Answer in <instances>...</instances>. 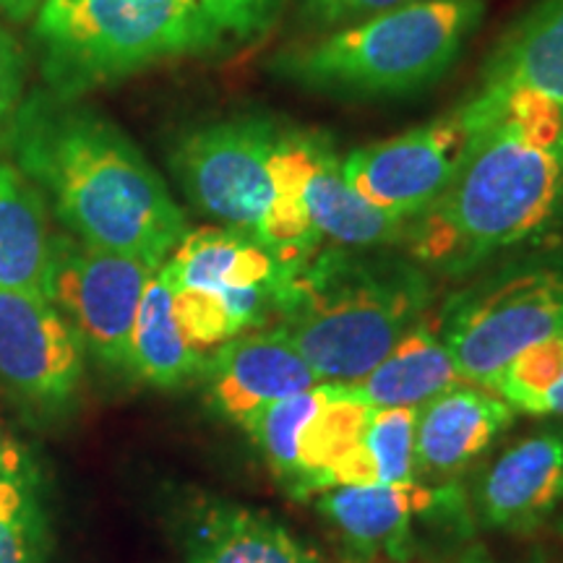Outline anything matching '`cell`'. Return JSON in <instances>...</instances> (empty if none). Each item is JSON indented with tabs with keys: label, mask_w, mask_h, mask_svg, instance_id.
Here are the masks:
<instances>
[{
	"label": "cell",
	"mask_w": 563,
	"mask_h": 563,
	"mask_svg": "<svg viewBox=\"0 0 563 563\" xmlns=\"http://www.w3.org/2000/svg\"><path fill=\"white\" fill-rule=\"evenodd\" d=\"M452 183L407 228L420 262L462 272L543 230L563 194V108L530 89L483 87Z\"/></svg>",
	"instance_id": "6da1fadb"
},
{
	"label": "cell",
	"mask_w": 563,
	"mask_h": 563,
	"mask_svg": "<svg viewBox=\"0 0 563 563\" xmlns=\"http://www.w3.org/2000/svg\"><path fill=\"white\" fill-rule=\"evenodd\" d=\"M5 152L76 241L159 269L186 235V214L136 144L76 100L37 89L21 102Z\"/></svg>",
	"instance_id": "7a4b0ae2"
},
{
	"label": "cell",
	"mask_w": 563,
	"mask_h": 563,
	"mask_svg": "<svg viewBox=\"0 0 563 563\" xmlns=\"http://www.w3.org/2000/svg\"><path fill=\"white\" fill-rule=\"evenodd\" d=\"M428 295L426 277L410 266L319 251L282 274L272 313L319 382L352 384L426 316Z\"/></svg>",
	"instance_id": "3957f363"
},
{
	"label": "cell",
	"mask_w": 563,
	"mask_h": 563,
	"mask_svg": "<svg viewBox=\"0 0 563 563\" xmlns=\"http://www.w3.org/2000/svg\"><path fill=\"white\" fill-rule=\"evenodd\" d=\"M32 37L45 89L79 100L159 60L211 51L224 32L199 0H45Z\"/></svg>",
	"instance_id": "277c9868"
},
{
	"label": "cell",
	"mask_w": 563,
	"mask_h": 563,
	"mask_svg": "<svg viewBox=\"0 0 563 563\" xmlns=\"http://www.w3.org/2000/svg\"><path fill=\"white\" fill-rule=\"evenodd\" d=\"M481 13V0H418L292 47L277 70L321 95H407L452 66Z\"/></svg>",
	"instance_id": "5b68a950"
},
{
	"label": "cell",
	"mask_w": 563,
	"mask_h": 563,
	"mask_svg": "<svg viewBox=\"0 0 563 563\" xmlns=\"http://www.w3.org/2000/svg\"><path fill=\"white\" fill-rule=\"evenodd\" d=\"M287 131L269 118H230L178 141L173 173L188 201L253 241L277 201V154Z\"/></svg>",
	"instance_id": "8992f818"
},
{
	"label": "cell",
	"mask_w": 563,
	"mask_h": 563,
	"mask_svg": "<svg viewBox=\"0 0 563 563\" xmlns=\"http://www.w3.org/2000/svg\"><path fill=\"white\" fill-rule=\"evenodd\" d=\"M563 332V277L530 272L477 292L441 321V336L462 382L493 389L519 352Z\"/></svg>",
	"instance_id": "52a82bcc"
},
{
	"label": "cell",
	"mask_w": 563,
	"mask_h": 563,
	"mask_svg": "<svg viewBox=\"0 0 563 563\" xmlns=\"http://www.w3.org/2000/svg\"><path fill=\"white\" fill-rule=\"evenodd\" d=\"M157 272L139 258L91 249L74 235H53L45 298L66 316L97 361L129 368L141 295Z\"/></svg>",
	"instance_id": "ba28073f"
},
{
	"label": "cell",
	"mask_w": 563,
	"mask_h": 563,
	"mask_svg": "<svg viewBox=\"0 0 563 563\" xmlns=\"http://www.w3.org/2000/svg\"><path fill=\"white\" fill-rule=\"evenodd\" d=\"M467 139L470 123L460 108L431 125L355 150L342 159V173L373 207L412 222L446 191Z\"/></svg>",
	"instance_id": "9c48e42d"
},
{
	"label": "cell",
	"mask_w": 563,
	"mask_h": 563,
	"mask_svg": "<svg viewBox=\"0 0 563 563\" xmlns=\"http://www.w3.org/2000/svg\"><path fill=\"white\" fill-rule=\"evenodd\" d=\"M81 336L45 295L0 290V382L40 410H63L84 378Z\"/></svg>",
	"instance_id": "30bf717a"
},
{
	"label": "cell",
	"mask_w": 563,
	"mask_h": 563,
	"mask_svg": "<svg viewBox=\"0 0 563 563\" xmlns=\"http://www.w3.org/2000/svg\"><path fill=\"white\" fill-rule=\"evenodd\" d=\"M170 290L220 295L243 332L264 327L274 306V287L285 272L262 243L241 230L201 228L186 232L159 266Z\"/></svg>",
	"instance_id": "8fae6325"
},
{
	"label": "cell",
	"mask_w": 563,
	"mask_h": 563,
	"mask_svg": "<svg viewBox=\"0 0 563 563\" xmlns=\"http://www.w3.org/2000/svg\"><path fill=\"white\" fill-rule=\"evenodd\" d=\"M199 378L211 410L238 426L269 402L319 386L311 365L277 327L249 329L211 350Z\"/></svg>",
	"instance_id": "7c38bea8"
},
{
	"label": "cell",
	"mask_w": 563,
	"mask_h": 563,
	"mask_svg": "<svg viewBox=\"0 0 563 563\" xmlns=\"http://www.w3.org/2000/svg\"><path fill=\"white\" fill-rule=\"evenodd\" d=\"M498 394L460 384L418 407L415 418V477L446 485L475 464L514 422Z\"/></svg>",
	"instance_id": "4fadbf2b"
},
{
	"label": "cell",
	"mask_w": 563,
	"mask_h": 563,
	"mask_svg": "<svg viewBox=\"0 0 563 563\" xmlns=\"http://www.w3.org/2000/svg\"><path fill=\"white\" fill-rule=\"evenodd\" d=\"M449 485H340L316 496V509L327 525L361 555L405 559L412 545L415 517L456 501Z\"/></svg>",
	"instance_id": "5bb4252c"
},
{
	"label": "cell",
	"mask_w": 563,
	"mask_h": 563,
	"mask_svg": "<svg viewBox=\"0 0 563 563\" xmlns=\"http://www.w3.org/2000/svg\"><path fill=\"white\" fill-rule=\"evenodd\" d=\"M475 501L490 530H538L563 501V431L527 435L498 454L477 483Z\"/></svg>",
	"instance_id": "9a60e30c"
},
{
	"label": "cell",
	"mask_w": 563,
	"mask_h": 563,
	"mask_svg": "<svg viewBox=\"0 0 563 563\" xmlns=\"http://www.w3.org/2000/svg\"><path fill=\"white\" fill-rule=\"evenodd\" d=\"M308 154L311 162L306 178V207L321 241H332L342 249H373L407 235L410 222L373 207L350 186L342 162L321 133H311Z\"/></svg>",
	"instance_id": "2e32d148"
},
{
	"label": "cell",
	"mask_w": 563,
	"mask_h": 563,
	"mask_svg": "<svg viewBox=\"0 0 563 563\" xmlns=\"http://www.w3.org/2000/svg\"><path fill=\"white\" fill-rule=\"evenodd\" d=\"M460 384L464 382L441 336V319L422 316L386 352L382 363L373 365L361 382L347 386L373 410H382V407H420Z\"/></svg>",
	"instance_id": "e0dca14e"
},
{
	"label": "cell",
	"mask_w": 563,
	"mask_h": 563,
	"mask_svg": "<svg viewBox=\"0 0 563 563\" xmlns=\"http://www.w3.org/2000/svg\"><path fill=\"white\" fill-rule=\"evenodd\" d=\"M191 563H321V555L264 511L211 504L188 538Z\"/></svg>",
	"instance_id": "ac0fdd59"
},
{
	"label": "cell",
	"mask_w": 563,
	"mask_h": 563,
	"mask_svg": "<svg viewBox=\"0 0 563 563\" xmlns=\"http://www.w3.org/2000/svg\"><path fill=\"white\" fill-rule=\"evenodd\" d=\"M51 256L45 196L19 167L0 162V290L45 295Z\"/></svg>",
	"instance_id": "d6986e66"
},
{
	"label": "cell",
	"mask_w": 563,
	"mask_h": 563,
	"mask_svg": "<svg viewBox=\"0 0 563 563\" xmlns=\"http://www.w3.org/2000/svg\"><path fill=\"white\" fill-rule=\"evenodd\" d=\"M207 355L194 347L175 319L173 292L157 272L141 295L131 334L129 371L157 389H180L201 376Z\"/></svg>",
	"instance_id": "ffe728a7"
},
{
	"label": "cell",
	"mask_w": 563,
	"mask_h": 563,
	"mask_svg": "<svg viewBox=\"0 0 563 563\" xmlns=\"http://www.w3.org/2000/svg\"><path fill=\"white\" fill-rule=\"evenodd\" d=\"M485 87L530 89L563 108V0H543L504 42Z\"/></svg>",
	"instance_id": "44dd1931"
},
{
	"label": "cell",
	"mask_w": 563,
	"mask_h": 563,
	"mask_svg": "<svg viewBox=\"0 0 563 563\" xmlns=\"http://www.w3.org/2000/svg\"><path fill=\"white\" fill-rule=\"evenodd\" d=\"M373 418V407L363 402L347 384H327V397L298 441V477L290 496L313 498L327 490L329 473L350 452L361 446Z\"/></svg>",
	"instance_id": "7402d4cb"
},
{
	"label": "cell",
	"mask_w": 563,
	"mask_h": 563,
	"mask_svg": "<svg viewBox=\"0 0 563 563\" xmlns=\"http://www.w3.org/2000/svg\"><path fill=\"white\" fill-rule=\"evenodd\" d=\"M415 418L418 407L373 410L361 446L329 473L327 490L340 485H399L415 477Z\"/></svg>",
	"instance_id": "603a6c76"
},
{
	"label": "cell",
	"mask_w": 563,
	"mask_h": 563,
	"mask_svg": "<svg viewBox=\"0 0 563 563\" xmlns=\"http://www.w3.org/2000/svg\"><path fill=\"white\" fill-rule=\"evenodd\" d=\"M51 525L40 498L37 473L16 446L0 460V563H45Z\"/></svg>",
	"instance_id": "cb8c5ba5"
},
{
	"label": "cell",
	"mask_w": 563,
	"mask_h": 563,
	"mask_svg": "<svg viewBox=\"0 0 563 563\" xmlns=\"http://www.w3.org/2000/svg\"><path fill=\"white\" fill-rule=\"evenodd\" d=\"M323 397H327V384H319L308 391L269 402L243 422V431L251 435L253 446L264 456L266 467L285 485L287 493L292 490L295 477H298L300 433L321 407Z\"/></svg>",
	"instance_id": "d4e9b609"
},
{
	"label": "cell",
	"mask_w": 563,
	"mask_h": 563,
	"mask_svg": "<svg viewBox=\"0 0 563 563\" xmlns=\"http://www.w3.org/2000/svg\"><path fill=\"white\" fill-rule=\"evenodd\" d=\"M563 373V332L545 336L519 352L493 384V394L504 399L514 412L545 418L548 399Z\"/></svg>",
	"instance_id": "484cf974"
},
{
	"label": "cell",
	"mask_w": 563,
	"mask_h": 563,
	"mask_svg": "<svg viewBox=\"0 0 563 563\" xmlns=\"http://www.w3.org/2000/svg\"><path fill=\"white\" fill-rule=\"evenodd\" d=\"M287 0H199L207 16L224 34L251 40L269 30Z\"/></svg>",
	"instance_id": "4316f807"
},
{
	"label": "cell",
	"mask_w": 563,
	"mask_h": 563,
	"mask_svg": "<svg viewBox=\"0 0 563 563\" xmlns=\"http://www.w3.org/2000/svg\"><path fill=\"white\" fill-rule=\"evenodd\" d=\"M21 102H24V51L13 34L0 30V150H5Z\"/></svg>",
	"instance_id": "83f0119b"
},
{
	"label": "cell",
	"mask_w": 563,
	"mask_h": 563,
	"mask_svg": "<svg viewBox=\"0 0 563 563\" xmlns=\"http://www.w3.org/2000/svg\"><path fill=\"white\" fill-rule=\"evenodd\" d=\"M418 3V0H302V13L316 26H342L357 24V21L373 19L378 13H389L402 5Z\"/></svg>",
	"instance_id": "f1b7e54d"
},
{
	"label": "cell",
	"mask_w": 563,
	"mask_h": 563,
	"mask_svg": "<svg viewBox=\"0 0 563 563\" xmlns=\"http://www.w3.org/2000/svg\"><path fill=\"white\" fill-rule=\"evenodd\" d=\"M42 3L45 0H0V13H5L11 21H26L37 16Z\"/></svg>",
	"instance_id": "f546056e"
},
{
	"label": "cell",
	"mask_w": 563,
	"mask_h": 563,
	"mask_svg": "<svg viewBox=\"0 0 563 563\" xmlns=\"http://www.w3.org/2000/svg\"><path fill=\"white\" fill-rule=\"evenodd\" d=\"M460 563H493V561L488 559V555H483L481 551H477V553H467V555H464V559H462ZM519 563H561V561H555L553 555L538 551V553H532L530 559H525V561H519Z\"/></svg>",
	"instance_id": "4dcf8cb0"
},
{
	"label": "cell",
	"mask_w": 563,
	"mask_h": 563,
	"mask_svg": "<svg viewBox=\"0 0 563 563\" xmlns=\"http://www.w3.org/2000/svg\"><path fill=\"white\" fill-rule=\"evenodd\" d=\"M545 415H553V418H563V373H561L559 386H555L551 399H548Z\"/></svg>",
	"instance_id": "1f68e13d"
},
{
	"label": "cell",
	"mask_w": 563,
	"mask_h": 563,
	"mask_svg": "<svg viewBox=\"0 0 563 563\" xmlns=\"http://www.w3.org/2000/svg\"><path fill=\"white\" fill-rule=\"evenodd\" d=\"M3 452H5V441L0 439V460H3Z\"/></svg>",
	"instance_id": "d6a6232c"
},
{
	"label": "cell",
	"mask_w": 563,
	"mask_h": 563,
	"mask_svg": "<svg viewBox=\"0 0 563 563\" xmlns=\"http://www.w3.org/2000/svg\"><path fill=\"white\" fill-rule=\"evenodd\" d=\"M559 530H561V534H563V519H561V525H559Z\"/></svg>",
	"instance_id": "836d02e7"
}]
</instances>
